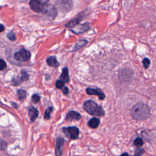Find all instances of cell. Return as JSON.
Instances as JSON below:
<instances>
[{"instance_id":"cell-29","label":"cell","mask_w":156,"mask_h":156,"mask_svg":"<svg viewBox=\"0 0 156 156\" xmlns=\"http://www.w3.org/2000/svg\"><path fill=\"white\" fill-rule=\"evenodd\" d=\"M4 26L3 25L0 24V33L3 32V31H4Z\"/></svg>"},{"instance_id":"cell-19","label":"cell","mask_w":156,"mask_h":156,"mask_svg":"<svg viewBox=\"0 0 156 156\" xmlns=\"http://www.w3.org/2000/svg\"><path fill=\"white\" fill-rule=\"evenodd\" d=\"M53 111V107H49L45 112L44 114V118L45 120H49L51 118V114Z\"/></svg>"},{"instance_id":"cell-2","label":"cell","mask_w":156,"mask_h":156,"mask_svg":"<svg viewBox=\"0 0 156 156\" xmlns=\"http://www.w3.org/2000/svg\"><path fill=\"white\" fill-rule=\"evenodd\" d=\"M84 109L91 115L102 117L105 115V112L103 109L98 106L97 104L92 100L86 101L83 106Z\"/></svg>"},{"instance_id":"cell-5","label":"cell","mask_w":156,"mask_h":156,"mask_svg":"<svg viewBox=\"0 0 156 156\" xmlns=\"http://www.w3.org/2000/svg\"><path fill=\"white\" fill-rule=\"evenodd\" d=\"M41 13L48 18L50 20H54L57 15V9L53 5L46 4Z\"/></svg>"},{"instance_id":"cell-26","label":"cell","mask_w":156,"mask_h":156,"mask_svg":"<svg viewBox=\"0 0 156 156\" xmlns=\"http://www.w3.org/2000/svg\"><path fill=\"white\" fill-rule=\"evenodd\" d=\"M40 100V97L37 94H34L32 97V101L34 103H38Z\"/></svg>"},{"instance_id":"cell-16","label":"cell","mask_w":156,"mask_h":156,"mask_svg":"<svg viewBox=\"0 0 156 156\" xmlns=\"http://www.w3.org/2000/svg\"><path fill=\"white\" fill-rule=\"evenodd\" d=\"M99 124H100V120L96 117L91 118L88 122L89 126L92 129L97 128L99 126Z\"/></svg>"},{"instance_id":"cell-25","label":"cell","mask_w":156,"mask_h":156,"mask_svg":"<svg viewBox=\"0 0 156 156\" xmlns=\"http://www.w3.org/2000/svg\"><path fill=\"white\" fill-rule=\"evenodd\" d=\"M7 37L10 40V41H15L16 40V36L15 34L12 33V32H10L7 34Z\"/></svg>"},{"instance_id":"cell-9","label":"cell","mask_w":156,"mask_h":156,"mask_svg":"<svg viewBox=\"0 0 156 156\" xmlns=\"http://www.w3.org/2000/svg\"><path fill=\"white\" fill-rule=\"evenodd\" d=\"M85 12H82L78 14V15L73 19L71 22L68 23L67 24L65 25V27L68 29H71L73 27H74L75 26L79 24V23L82 20V19L84 18L85 17Z\"/></svg>"},{"instance_id":"cell-23","label":"cell","mask_w":156,"mask_h":156,"mask_svg":"<svg viewBox=\"0 0 156 156\" xmlns=\"http://www.w3.org/2000/svg\"><path fill=\"white\" fill-rule=\"evenodd\" d=\"M143 62V66L144 67V68H148L150 65V63H151V62H150V60L146 57V58H144V59L142 61Z\"/></svg>"},{"instance_id":"cell-3","label":"cell","mask_w":156,"mask_h":156,"mask_svg":"<svg viewBox=\"0 0 156 156\" xmlns=\"http://www.w3.org/2000/svg\"><path fill=\"white\" fill-rule=\"evenodd\" d=\"M49 0H30L29 6L33 11L37 13H41L45 6L48 4Z\"/></svg>"},{"instance_id":"cell-17","label":"cell","mask_w":156,"mask_h":156,"mask_svg":"<svg viewBox=\"0 0 156 156\" xmlns=\"http://www.w3.org/2000/svg\"><path fill=\"white\" fill-rule=\"evenodd\" d=\"M87 43H88V41L86 40H81L78 41V42H77L75 44V45L73 48V51H77V50L81 49L83 46H84Z\"/></svg>"},{"instance_id":"cell-30","label":"cell","mask_w":156,"mask_h":156,"mask_svg":"<svg viewBox=\"0 0 156 156\" xmlns=\"http://www.w3.org/2000/svg\"><path fill=\"white\" fill-rule=\"evenodd\" d=\"M121 156H132V155H130L128 152H124L123 154H122L121 155ZM134 156V155H133Z\"/></svg>"},{"instance_id":"cell-4","label":"cell","mask_w":156,"mask_h":156,"mask_svg":"<svg viewBox=\"0 0 156 156\" xmlns=\"http://www.w3.org/2000/svg\"><path fill=\"white\" fill-rule=\"evenodd\" d=\"M56 6L62 12L67 13L72 10L73 3L71 0H57Z\"/></svg>"},{"instance_id":"cell-12","label":"cell","mask_w":156,"mask_h":156,"mask_svg":"<svg viewBox=\"0 0 156 156\" xmlns=\"http://www.w3.org/2000/svg\"><path fill=\"white\" fill-rule=\"evenodd\" d=\"M81 118V114L76 111H70L67 115L66 120L68 121L73 120H79Z\"/></svg>"},{"instance_id":"cell-27","label":"cell","mask_w":156,"mask_h":156,"mask_svg":"<svg viewBox=\"0 0 156 156\" xmlns=\"http://www.w3.org/2000/svg\"><path fill=\"white\" fill-rule=\"evenodd\" d=\"M6 67V64L3 59H0V70H3Z\"/></svg>"},{"instance_id":"cell-7","label":"cell","mask_w":156,"mask_h":156,"mask_svg":"<svg viewBox=\"0 0 156 156\" xmlns=\"http://www.w3.org/2000/svg\"><path fill=\"white\" fill-rule=\"evenodd\" d=\"M90 29V25L89 23H86L84 24H78L69 30H71L72 33L75 34H84Z\"/></svg>"},{"instance_id":"cell-18","label":"cell","mask_w":156,"mask_h":156,"mask_svg":"<svg viewBox=\"0 0 156 156\" xmlns=\"http://www.w3.org/2000/svg\"><path fill=\"white\" fill-rule=\"evenodd\" d=\"M17 95H18V97L20 101H23L26 98L27 92L24 90H18Z\"/></svg>"},{"instance_id":"cell-14","label":"cell","mask_w":156,"mask_h":156,"mask_svg":"<svg viewBox=\"0 0 156 156\" xmlns=\"http://www.w3.org/2000/svg\"><path fill=\"white\" fill-rule=\"evenodd\" d=\"M38 111L35 107H31L29 109V116L31 122H34L38 116Z\"/></svg>"},{"instance_id":"cell-22","label":"cell","mask_w":156,"mask_h":156,"mask_svg":"<svg viewBox=\"0 0 156 156\" xmlns=\"http://www.w3.org/2000/svg\"><path fill=\"white\" fill-rule=\"evenodd\" d=\"M56 87L57 89H62L65 87V83L63 81H62L61 80H57L56 83Z\"/></svg>"},{"instance_id":"cell-13","label":"cell","mask_w":156,"mask_h":156,"mask_svg":"<svg viewBox=\"0 0 156 156\" xmlns=\"http://www.w3.org/2000/svg\"><path fill=\"white\" fill-rule=\"evenodd\" d=\"M46 63L49 66L54 68H57L60 65L59 62L57 61L56 56H50L48 57L46 59Z\"/></svg>"},{"instance_id":"cell-6","label":"cell","mask_w":156,"mask_h":156,"mask_svg":"<svg viewBox=\"0 0 156 156\" xmlns=\"http://www.w3.org/2000/svg\"><path fill=\"white\" fill-rule=\"evenodd\" d=\"M62 131L65 134L67 137L71 140H76L79 137V129L77 127L68 126L67 128H63Z\"/></svg>"},{"instance_id":"cell-15","label":"cell","mask_w":156,"mask_h":156,"mask_svg":"<svg viewBox=\"0 0 156 156\" xmlns=\"http://www.w3.org/2000/svg\"><path fill=\"white\" fill-rule=\"evenodd\" d=\"M60 80L63 81L64 83H68L70 81L69 71L67 67H65L63 70H62V74L60 76Z\"/></svg>"},{"instance_id":"cell-11","label":"cell","mask_w":156,"mask_h":156,"mask_svg":"<svg viewBox=\"0 0 156 156\" xmlns=\"http://www.w3.org/2000/svg\"><path fill=\"white\" fill-rule=\"evenodd\" d=\"M64 143H65V140L63 138L58 137L57 139L56 149H55L56 156H61L62 154H63Z\"/></svg>"},{"instance_id":"cell-20","label":"cell","mask_w":156,"mask_h":156,"mask_svg":"<svg viewBox=\"0 0 156 156\" xmlns=\"http://www.w3.org/2000/svg\"><path fill=\"white\" fill-rule=\"evenodd\" d=\"M134 144L136 147H138V148H140L141 147L143 146V140L141 138H140V137H138L137 138L136 140H134Z\"/></svg>"},{"instance_id":"cell-10","label":"cell","mask_w":156,"mask_h":156,"mask_svg":"<svg viewBox=\"0 0 156 156\" xmlns=\"http://www.w3.org/2000/svg\"><path fill=\"white\" fill-rule=\"evenodd\" d=\"M86 93L89 95L98 96L101 100H104L105 99V94L101 89H92L89 87L86 89Z\"/></svg>"},{"instance_id":"cell-8","label":"cell","mask_w":156,"mask_h":156,"mask_svg":"<svg viewBox=\"0 0 156 156\" xmlns=\"http://www.w3.org/2000/svg\"><path fill=\"white\" fill-rule=\"evenodd\" d=\"M15 59L20 62H25L28 60L31 56V54L30 52L26 49L22 48L19 51L17 52L15 54Z\"/></svg>"},{"instance_id":"cell-21","label":"cell","mask_w":156,"mask_h":156,"mask_svg":"<svg viewBox=\"0 0 156 156\" xmlns=\"http://www.w3.org/2000/svg\"><path fill=\"white\" fill-rule=\"evenodd\" d=\"M29 78V74L26 71L23 70L22 71V77H21V80H22V81H27V80H28Z\"/></svg>"},{"instance_id":"cell-1","label":"cell","mask_w":156,"mask_h":156,"mask_svg":"<svg viewBox=\"0 0 156 156\" xmlns=\"http://www.w3.org/2000/svg\"><path fill=\"white\" fill-rule=\"evenodd\" d=\"M131 114L137 120H145L150 117V109L146 104L139 102L131 108Z\"/></svg>"},{"instance_id":"cell-24","label":"cell","mask_w":156,"mask_h":156,"mask_svg":"<svg viewBox=\"0 0 156 156\" xmlns=\"http://www.w3.org/2000/svg\"><path fill=\"white\" fill-rule=\"evenodd\" d=\"M144 152V149L138 148H137L136 151H135V154L134 156H141Z\"/></svg>"},{"instance_id":"cell-28","label":"cell","mask_w":156,"mask_h":156,"mask_svg":"<svg viewBox=\"0 0 156 156\" xmlns=\"http://www.w3.org/2000/svg\"><path fill=\"white\" fill-rule=\"evenodd\" d=\"M62 92H63L65 95H68V93L69 92V90H68V89L67 87L65 86L63 89H62Z\"/></svg>"}]
</instances>
